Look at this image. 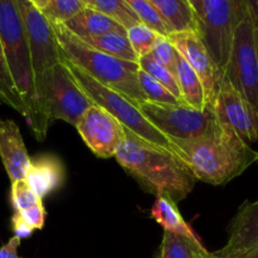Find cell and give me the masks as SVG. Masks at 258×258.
I'll list each match as a JSON object with an SVG mask.
<instances>
[{
	"label": "cell",
	"instance_id": "9c48e42d",
	"mask_svg": "<svg viewBox=\"0 0 258 258\" xmlns=\"http://www.w3.org/2000/svg\"><path fill=\"white\" fill-rule=\"evenodd\" d=\"M224 76L258 111V28L248 17L234 32Z\"/></svg>",
	"mask_w": 258,
	"mask_h": 258
},
{
	"label": "cell",
	"instance_id": "e575fe53",
	"mask_svg": "<svg viewBox=\"0 0 258 258\" xmlns=\"http://www.w3.org/2000/svg\"><path fill=\"white\" fill-rule=\"evenodd\" d=\"M247 15L254 27L258 28V0H243Z\"/></svg>",
	"mask_w": 258,
	"mask_h": 258
},
{
	"label": "cell",
	"instance_id": "ffe728a7",
	"mask_svg": "<svg viewBox=\"0 0 258 258\" xmlns=\"http://www.w3.org/2000/svg\"><path fill=\"white\" fill-rule=\"evenodd\" d=\"M175 78L184 103L197 108V110H204L208 106L202 81L199 80L198 75L194 72L193 68L186 63V60L179 53L178 58H176Z\"/></svg>",
	"mask_w": 258,
	"mask_h": 258
},
{
	"label": "cell",
	"instance_id": "836d02e7",
	"mask_svg": "<svg viewBox=\"0 0 258 258\" xmlns=\"http://www.w3.org/2000/svg\"><path fill=\"white\" fill-rule=\"evenodd\" d=\"M22 239L19 237H12L5 244L0 247V258H23L18 254V248Z\"/></svg>",
	"mask_w": 258,
	"mask_h": 258
},
{
	"label": "cell",
	"instance_id": "cb8c5ba5",
	"mask_svg": "<svg viewBox=\"0 0 258 258\" xmlns=\"http://www.w3.org/2000/svg\"><path fill=\"white\" fill-rule=\"evenodd\" d=\"M92 8L110 17L125 29L141 23L125 0H93Z\"/></svg>",
	"mask_w": 258,
	"mask_h": 258
},
{
	"label": "cell",
	"instance_id": "83f0119b",
	"mask_svg": "<svg viewBox=\"0 0 258 258\" xmlns=\"http://www.w3.org/2000/svg\"><path fill=\"white\" fill-rule=\"evenodd\" d=\"M138 80L146 101L156 103H184L143 70H139Z\"/></svg>",
	"mask_w": 258,
	"mask_h": 258
},
{
	"label": "cell",
	"instance_id": "f546056e",
	"mask_svg": "<svg viewBox=\"0 0 258 258\" xmlns=\"http://www.w3.org/2000/svg\"><path fill=\"white\" fill-rule=\"evenodd\" d=\"M10 199H12L13 208L15 212H23L42 202V199L30 189L25 179L13 181Z\"/></svg>",
	"mask_w": 258,
	"mask_h": 258
},
{
	"label": "cell",
	"instance_id": "7a4b0ae2",
	"mask_svg": "<svg viewBox=\"0 0 258 258\" xmlns=\"http://www.w3.org/2000/svg\"><path fill=\"white\" fill-rule=\"evenodd\" d=\"M115 159L148 190L169 196L176 203L190 194L197 181L173 151L154 145L127 128Z\"/></svg>",
	"mask_w": 258,
	"mask_h": 258
},
{
	"label": "cell",
	"instance_id": "277c9868",
	"mask_svg": "<svg viewBox=\"0 0 258 258\" xmlns=\"http://www.w3.org/2000/svg\"><path fill=\"white\" fill-rule=\"evenodd\" d=\"M0 43L18 96L27 108V122L38 140L40 134L38 100L29 44L15 0H0Z\"/></svg>",
	"mask_w": 258,
	"mask_h": 258
},
{
	"label": "cell",
	"instance_id": "2e32d148",
	"mask_svg": "<svg viewBox=\"0 0 258 258\" xmlns=\"http://www.w3.org/2000/svg\"><path fill=\"white\" fill-rule=\"evenodd\" d=\"M25 180L40 199L45 198L64 184V164L53 154H40L34 156L30 159Z\"/></svg>",
	"mask_w": 258,
	"mask_h": 258
},
{
	"label": "cell",
	"instance_id": "9a60e30c",
	"mask_svg": "<svg viewBox=\"0 0 258 258\" xmlns=\"http://www.w3.org/2000/svg\"><path fill=\"white\" fill-rule=\"evenodd\" d=\"M0 159L10 181L25 179L30 156L17 123L0 120Z\"/></svg>",
	"mask_w": 258,
	"mask_h": 258
},
{
	"label": "cell",
	"instance_id": "52a82bcc",
	"mask_svg": "<svg viewBox=\"0 0 258 258\" xmlns=\"http://www.w3.org/2000/svg\"><path fill=\"white\" fill-rule=\"evenodd\" d=\"M246 17L243 0H203L198 34L223 72L234 32Z\"/></svg>",
	"mask_w": 258,
	"mask_h": 258
},
{
	"label": "cell",
	"instance_id": "d6a6232c",
	"mask_svg": "<svg viewBox=\"0 0 258 258\" xmlns=\"http://www.w3.org/2000/svg\"><path fill=\"white\" fill-rule=\"evenodd\" d=\"M12 227H13V232H14L15 237H19L20 239L23 238H28L33 234L34 229L30 228L23 218L20 217V214L18 212H15L14 216L12 217Z\"/></svg>",
	"mask_w": 258,
	"mask_h": 258
},
{
	"label": "cell",
	"instance_id": "3957f363",
	"mask_svg": "<svg viewBox=\"0 0 258 258\" xmlns=\"http://www.w3.org/2000/svg\"><path fill=\"white\" fill-rule=\"evenodd\" d=\"M50 24L63 55L72 64L77 66L101 85L122 93L136 103L146 101L139 85L138 72L140 67L138 62L111 57L88 45L77 35L71 33L63 24Z\"/></svg>",
	"mask_w": 258,
	"mask_h": 258
},
{
	"label": "cell",
	"instance_id": "484cf974",
	"mask_svg": "<svg viewBox=\"0 0 258 258\" xmlns=\"http://www.w3.org/2000/svg\"><path fill=\"white\" fill-rule=\"evenodd\" d=\"M138 63L140 70H143L144 72L150 75L154 80L160 82L166 90L170 91V92L178 98V100H180L181 102H183V100H181L180 90H179L178 82H176V78L174 73H171L170 71L166 70L164 66H161L160 63L156 62L150 54L143 55V57L139 58Z\"/></svg>",
	"mask_w": 258,
	"mask_h": 258
},
{
	"label": "cell",
	"instance_id": "4316f807",
	"mask_svg": "<svg viewBox=\"0 0 258 258\" xmlns=\"http://www.w3.org/2000/svg\"><path fill=\"white\" fill-rule=\"evenodd\" d=\"M159 35H160L159 33L144 23H138L126 29V37L138 58L150 54Z\"/></svg>",
	"mask_w": 258,
	"mask_h": 258
},
{
	"label": "cell",
	"instance_id": "44dd1931",
	"mask_svg": "<svg viewBox=\"0 0 258 258\" xmlns=\"http://www.w3.org/2000/svg\"><path fill=\"white\" fill-rule=\"evenodd\" d=\"M156 258H213L201 239L164 231Z\"/></svg>",
	"mask_w": 258,
	"mask_h": 258
},
{
	"label": "cell",
	"instance_id": "d6986e66",
	"mask_svg": "<svg viewBox=\"0 0 258 258\" xmlns=\"http://www.w3.org/2000/svg\"><path fill=\"white\" fill-rule=\"evenodd\" d=\"M154 221L164 228V231L180 234L193 239H201L179 212L178 203L165 194H158L150 211Z\"/></svg>",
	"mask_w": 258,
	"mask_h": 258
},
{
	"label": "cell",
	"instance_id": "4dcf8cb0",
	"mask_svg": "<svg viewBox=\"0 0 258 258\" xmlns=\"http://www.w3.org/2000/svg\"><path fill=\"white\" fill-rule=\"evenodd\" d=\"M150 55L156 60V62L160 63V64L164 66L166 70H169L171 73L175 75L178 52H176V49L174 48V45L171 44V42L169 40L168 37L159 35L155 44H154L153 49H151Z\"/></svg>",
	"mask_w": 258,
	"mask_h": 258
},
{
	"label": "cell",
	"instance_id": "7c38bea8",
	"mask_svg": "<svg viewBox=\"0 0 258 258\" xmlns=\"http://www.w3.org/2000/svg\"><path fill=\"white\" fill-rule=\"evenodd\" d=\"M75 127L87 148L102 159L115 158L125 138V127L120 121L96 103L83 113Z\"/></svg>",
	"mask_w": 258,
	"mask_h": 258
},
{
	"label": "cell",
	"instance_id": "e0dca14e",
	"mask_svg": "<svg viewBox=\"0 0 258 258\" xmlns=\"http://www.w3.org/2000/svg\"><path fill=\"white\" fill-rule=\"evenodd\" d=\"M170 33L198 32V19L186 0H149Z\"/></svg>",
	"mask_w": 258,
	"mask_h": 258
},
{
	"label": "cell",
	"instance_id": "8d00e7d4",
	"mask_svg": "<svg viewBox=\"0 0 258 258\" xmlns=\"http://www.w3.org/2000/svg\"><path fill=\"white\" fill-rule=\"evenodd\" d=\"M29 2L32 3V4L34 5V7H37L38 9L42 10L43 8L45 7V4H47L48 0H29Z\"/></svg>",
	"mask_w": 258,
	"mask_h": 258
},
{
	"label": "cell",
	"instance_id": "30bf717a",
	"mask_svg": "<svg viewBox=\"0 0 258 258\" xmlns=\"http://www.w3.org/2000/svg\"><path fill=\"white\" fill-rule=\"evenodd\" d=\"M22 15L35 78L63 59L52 24L29 0H15Z\"/></svg>",
	"mask_w": 258,
	"mask_h": 258
},
{
	"label": "cell",
	"instance_id": "5b68a950",
	"mask_svg": "<svg viewBox=\"0 0 258 258\" xmlns=\"http://www.w3.org/2000/svg\"><path fill=\"white\" fill-rule=\"evenodd\" d=\"M35 95L43 140L53 121L62 120L76 126L95 105L63 59L35 78Z\"/></svg>",
	"mask_w": 258,
	"mask_h": 258
},
{
	"label": "cell",
	"instance_id": "d4e9b609",
	"mask_svg": "<svg viewBox=\"0 0 258 258\" xmlns=\"http://www.w3.org/2000/svg\"><path fill=\"white\" fill-rule=\"evenodd\" d=\"M86 7L82 0H48L40 12L50 23L64 24Z\"/></svg>",
	"mask_w": 258,
	"mask_h": 258
},
{
	"label": "cell",
	"instance_id": "5bb4252c",
	"mask_svg": "<svg viewBox=\"0 0 258 258\" xmlns=\"http://www.w3.org/2000/svg\"><path fill=\"white\" fill-rule=\"evenodd\" d=\"M256 246H258V201L246 202L229 224L226 246L212 252V257L224 258Z\"/></svg>",
	"mask_w": 258,
	"mask_h": 258
},
{
	"label": "cell",
	"instance_id": "d590c367",
	"mask_svg": "<svg viewBox=\"0 0 258 258\" xmlns=\"http://www.w3.org/2000/svg\"><path fill=\"white\" fill-rule=\"evenodd\" d=\"M186 2L189 3V5L191 7L193 12L196 13V17L197 19H198V24H199L202 18V5H203V0H186Z\"/></svg>",
	"mask_w": 258,
	"mask_h": 258
},
{
	"label": "cell",
	"instance_id": "8992f818",
	"mask_svg": "<svg viewBox=\"0 0 258 258\" xmlns=\"http://www.w3.org/2000/svg\"><path fill=\"white\" fill-rule=\"evenodd\" d=\"M63 60L72 72L73 77L77 80L81 87L85 90V92L92 98L96 105L105 108L108 113L117 118L121 125L127 130L133 131L138 136H140L144 140L154 144V145L161 146L170 150V143L169 139L164 134H161L148 118L144 116L140 108L138 107V103L131 98L126 97L122 93L107 87V86L101 85L96 80H93L91 76L83 72L77 66L72 64L67 58L63 55Z\"/></svg>",
	"mask_w": 258,
	"mask_h": 258
},
{
	"label": "cell",
	"instance_id": "ba28073f",
	"mask_svg": "<svg viewBox=\"0 0 258 258\" xmlns=\"http://www.w3.org/2000/svg\"><path fill=\"white\" fill-rule=\"evenodd\" d=\"M138 107L168 139L191 140L206 134L216 122L213 106L197 110L186 103H156L143 101Z\"/></svg>",
	"mask_w": 258,
	"mask_h": 258
},
{
	"label": "cell",
	"instance_id": "4fadbf2b",
	"mask_svg": "<svg viewBox=\"0 0 258 258\" xmlns=\"http://www.w3.org/2000/svg\"><path fill=\"white\" fill-rule=\"evenodd\" d=\"M217 120L231 128L244 143L258 140V111L224 76L213 105Z\"/></svg>",
	"mask_w": 258,
	"mask_h": 258
},
{
	"label": "cell",
	"instance_id": "603a6c76",
	"mask_svg": "<svg viewBox=\"0 0 258 258\" xmlns=\"http://www.w3.org/2000/svg\"><path fill=\"white\" fill-rule=\"evenodd\" d=\"M0 105H5L13 108L18 113L27 118V108L23 105L22 100L18 96L15 86L13 83L7 60H5L4 52H3L2 43H0Z\"/></svg>",
	"mask_w": 258,
	"mask_h": 258
},
{
	"label": "cell",
	"instance_id": "1f68e13d",
	"mask_svg": "<svg viewBox=\"0 0 258 258\" xmlns=\"http://www.w3.org/2000/svg\"><path fill=\"white\" fill-rule=\"evenodd\" d=\"M18 213L20 214L23 221H24L30 228L34 229V231H37V229L39 231V229H42L43 227H44L47 212H45V208L44 206H43L42 202L35 204V206L30 207V208L25 209V211L18 212Z\"/></svg>",
	"mask_w": 258,
	"mask_h": 258
},
{
	"label": "cell",
	"instance_id": "f1b7e54d",
	"mask_svg": "<svg viewBox=\"0 0 258 258\" xmlns=\"http://www.w3.org/2000/svg\"><path fill=\"white\" fill-rule=\"evenodd\" d=\"M128 7L131 8L134 13L139 17L141 23L150 27L160 35L168 37L169 30L166 29L165 24L163 23L161 18L153 8V5L149 3V0H125Z\"/></svg>",
	"mask_w": 258,
	"mask_h": 258
},
{
	"label": "cell",
	"instance_id": "6da1fadb",
	"mask_svg": "<svg viewBox=\"0 0 258 258\" xmlns=\"http://www.w3.org/2000/svg\"><path fill=\"white\" fill-rule=\"evenodd\" d=\"M169 143L197 180L213 185L229 183L258 161V151L218 120L199 138Z\"/></svg>",
	"mask_w": 258,
	"mask_h": 258
},
{
	"label": "cell",
	"instance_id": "74e56055",
	"mask_svg": "<svg viewBox=\"0 0 258 258\" xmlns=\"http://www.w3.org/2000/svg\"><path fill=\"white\" fill-rule=\"evenodd\" d=\"M83 3H85L86 5H87V7H92V3H93V0H82Z\"/></svg>",
	"mask_w": 258,
	"mask_h": 258
},
{
	"label": "cell",
	"instance_id": "8fae6325",
	"mask_svg": "<svg viewBox=\"0 0 258 258\" xmlns=\"http://www.w3.org/2000/svg\"><path fill=\"white\" fill-rule=\"evenodd\" d=\"M168 38L176 52L198 75L203 85L207 103L213 106L224 77V72L218 67L216 60L208 52L201 35L198 34V32L188 30V32L170 33Z\"/></svg>",
	"mask_w": 258,
	"mask_h": 258
},
{
	"label": "cell",
	"instance_id": "7402d4cb",
	"mask_svg": "<svg viewBox=\"0 0 258 258\" xmlns=\"http://www.w3.org/2000/svg\"><path fill=\"white\" fill-rule=\"evenodd\" d=\"M82 40L95 49L101 50L111 57L130 62H138L139 59L126 37V32H110L96 37L85 38Z\"/></svg>",
	"mask_w": 258,
	"mask_h": 258
},
{
	"label": "cell",
	"instance_id": "ac0fdd59",
	"mask_svg": "<svg viewBox=\"0 0 258 258\" xmlns=\"http://www.w3.org/2000/svg\"><path fill=\"white\" fill-rule=\"evenodd\" d=\"M66 28L81 39L110 32H126L117 22L92 7H86L72 19L64 23Z\"/></svg>",
	"mask_w": 258,
	"mask_h": 258
}]
</instances>
